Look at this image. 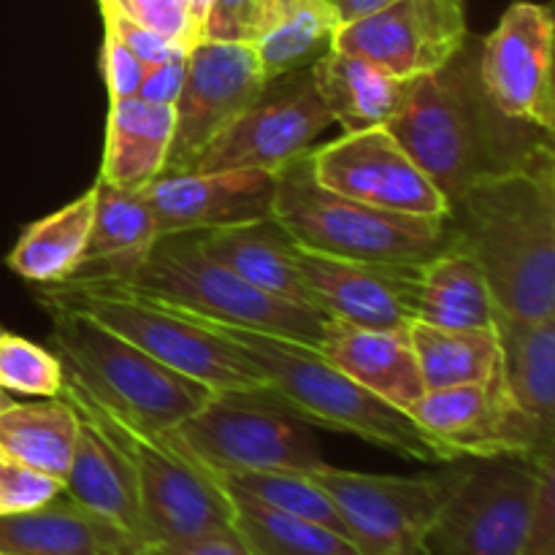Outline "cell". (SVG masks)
<instances>
[{
    "label": "cell",
    "mask_w": 555,
    "mask_h": 555,
    "mask_svg": "<svg viewBox=\"0 0 555 555\" xmlns=\"http://www.w3.org/2000/svg\"><path fill=\"white\" fill-rule=\"evenodd\" d=\"M339 27L341 20L331 0H271L253 41L269 85L312 68L334 49Z\"/></svg>",
    "instance_id": "cell-29"
},
{
    "label": "cell",
    "mask_w": 555,
    "mask_h": 555,
    "mask_svg": "<svg viewBox=\"0 0 555 555\" xmlns=\"http://www.w3.org/2000/svg\"><path fill=\"white\" fill-rule=\"evenodd\" d=\"M215 477L225 488L247 493V496L258 499L266 507H274L280 513L312 520V524H320L325 529L336 531V534L347 537L345 520L336 513L328 493L309 477V472H236V475Z\"/></svg>",
    "instance_id": "cell-34"
},
{
    "label": "cell",
    "mask_w": 555,
    "mask_h": 555,
    "mask_svg": "<svg viewBox=\"0 0 555 555\" xmlns=\"http://www.w3.org/2000/svg\"><path fill=\"white\" fill-rule=\"evenodd\" d=\"M334 125L309 70L274 95L238 114L184 171H266L276 173L314 150V139Z\"/></svg>",
    "instance_id": "cell-13"
},
{
    "label": "cell",
    "mask_w": 555,
    "mask_h": 555,
    "mask_svg": "<svg viewBox=\"0 0 555 555\" xmlns=\"http://www.w3.org/2000/svg\"><path fill=\"white\" fill-rule=\"evenodd\" d=\"M79 437V415L54 396L0 412V450L30 469L65 480Z\"/></svg>",
    "instance_id": "cell-31"
},
{
    "label": "cell",
    "mask_w": 555,
    "mask_h": 555,
    "mask_svg": "<svg viewBox=\"0 0 555 555\" xmlns=\"http://www.w3.org/2000/svg\"><path fill=\"white\" fill-rule=\"evenodd\" d=\"M406 415L459 459L518 455L542 461L553 455V434L518 410L499 372L486 383L426 390Z\"/></svg>",
    "instance_id": "cell-14"
},
{
    "label": "cell",
    "mask_w": 555,
    "mask_h": 555,
    "mask_svg": "<svg viewBox=\"0 0 555 555\" xmlns=\"http://www.w3.org/2000/svg\"><path fill=\"white\" fill-rule=\"evenodd\" d=\"M328 493L361 555H426V534L448 493L450 472L390 477L320 466L309 472Z\"/></svg>",
    "instance_id": "cell-11"
},
{
    "label": "cell",
    "mask_w": 555,
    "mask_h": 555,
    "mask_svg": "<svg viewBox=\"0 0 555 555\" xmlns=\"http://www.w3.org/2000/svg\"><path fill=\"white\" fill-rule=\"evenodd\" d=\"M453 242L480 263L493 301L529 320L555 318V155L542 139L450 204Z\"/></svg>",
    "instance_id": "cell-1"
},
{
    "label": "cell",
    "mask_w": 555,
    "mask_h": 555,
    "mask_svg": "<svg viewBox=\"0 0 555 555\" xmlns=\"http://www.w3.org/2000/svg\"><path fill=\"white\" fill-rule=\"evenodd\" d=\"M157 238L244 225L271 217L274 173L163 171L144 190Z\"/></svg>",
    "instance_id": "cell-19"
},
{
    "label": "cell",
    "mask_w": 555,
    "mask_h": 555,
    "mask_svg": "<svg viewBox=\"0 0 555 555\" xmlns=\"http://www.w3.org/2000/svg\"><path fill=\"white\" fill-rule=\"evenodd\" d=\"M95 285L135 293L206 323L260 331L312 347L323 341L328 325V318L320 309L287 301L233 274L228 266L201 249L195 233L157 238L133 274Z\"/></svg>",
    "instance_id": "cell-4"
},
{
    "label": "cell",
    "mask_w": 555,
    "mask_h": 555,
    "mask_svg": "<svg viewBox=\"0 0 555 555\" xmlns=\"http://www.w3.org/2000/svg\"><path fill=\"white\" fill-rule=\"evenodd\" d=\"M318 350L339 372L363 385L369 393L379 396L399 410L406 412L426 393L410 341V325L406 328H358V325L328 318Z\"/></svg>",
    "instance_id": "cell-20"
},
{
    "label": "cell",
    "mask_w": 555,
    "mask_h": 555,
    "mask_svg": "<svg viewBox=\"0 0 555 555\" xmlns=\"http://www.w3.org/2000/svg\"><path fill=\"white\" fill-rule=\"evenodd\" d=\"M101 16H103V27H108V30H112L114 36H117L119 41H122L125 47H128L144 65L166 63V60L188 52V49L179 47V43L168 41V38L157 36L155 30L141 25V22H135L133 16H130L128 11L119 9V5H114V9H103Z\"/></svg>",
    "instance_id": "cell-38"
},
{
    "label": "cell",
    "mask_w": 555,
    "mask_h": 555,
    "mask_svg": "<svg viewBox=\"0 0 555 555\" xmlns=\"http://www.w3.org/2000/svg\"><path fill=\"white\" fill-rule=\"evenodd\" d=\"M269 90L258 52L244 41L201 38L188 49V74L173 103V141L163 171L190 163Z\"/></svg>",
    "instance_id": "cell-12"
},
{
    "label": "cell",
    "mask_w": 555,
    "mask_h": 555,
    "mask_svg": "<svg viewBox=\"0 0 555 555\" xmlns=\"http://www.w3.org/2000/svg\"><path fill=\"white\" fill-rule=\"evenodd\" d=\"M47 307L52 312V345L65 374L141 431H173L215 396L90 314L54 304Z\"/></svg>",
    "instance_id": "cell-6"
},
{
    "label": "cell",
    "mask_w": 555,
    "mask_h": 555,
    "mask_svg": "<svg viewBox=\"0 0 555 555\" xmlns=\"http://www.w3.org/2000/svg\"><path fill=\"white\" fill-rule=\"evenodd\" d=\"M410 341L426 390L486 383L499 372L493 328H437L412 320Z\"/></svg>",
    "instance_id": "cell-32"
},
{
    "label": "cell",
    "mask_w": 555,
    "mask_h": 555,
    "mask_svg": "<svg viewBox=\"0 0 555 555\" xmlns=\"http://www.w3.org/2000/svg\"><path fill=\"white\" fill-rule=\"evenodd\" d=\"M0 334H3V328H0Z\"/></svg>",
    "instance_id": "cell-50"
},
{
    "label": "cell",
    "mask_w": 555,
    "mask_h": 555,
    "mask_svg": "<svg viewBox=\"0 0 555 555\" xmlns=\"http://www.w3.org/2000/svg\"><path fill=\"white\" fill-rule=\"evenodd\" d=\"M146 0H119V5H122V11H128V14H133L135 9H141Z\"/></svg>",
    "instance_id": "cell-46"
},
{
    "label": "cell",
    "mask_w": 555,
    "mask_h": 555,
    "mask_svg": "<svg viewBox=\"0 0 555 555\" xmlns=\"http://www.w3.org/2000/svg\"><path fill=\"white\" fill-rule=\"evenodd\" d=\"M496 301L480 263L450 242L421 263L415 320L437 328H493Z\"/></svg>",
    "instance_id": "cell-28"
},
{
    "label": "cell",
    "mask_w": 555,
    "mask_h": 555,
    "mask_svg": "<svg viewBox=\"0 0 555 555\" xmlns=\"http://www.w3.org/2000/svg\"><path fill=\"white\" fill-rule=\"evenodd\" d=\"M499 374L509 399L555 434V318L529 320L496 307Z\"/></svg>",
    "instance_id": "cell-23"
},
{
    "label": "cell",
    "mask_w": 555,
    "mask_h": 555,
    "mask_svg": "<svg viewBox=\"0 0 555 555\" xmlns=\"http://www.w3.org/2000/svg\"><path fill=\"white\" fill-rule=\"evenodd\" d=\"M309 301L331 320L358 328H406L415 320L421 263H379L296 247Z\"/></svg>",
    "instance_id": "cell-18"
},
{
    "label": "cell",
    "mask_w": 555,
    "mask_h": 555,
    "mask_svg": "<svg viewBox=\"0 0 555 555\" xmlns=\"http://www.w3.org/2000/svg\"><path fill=\"white\" fill-rule=\"evenodd\" d=\"M65 385V369L54 352L22 336L0 334V388L9 393L54 399Z\"/></svg>",
    "instance_id": "cell-35"
},
{
    "label": "cell",
    "mask_w": 555,
    "mask_h": 555,
    "mask_svg": "<svg viewBox=\"0 0 555 555\" xmlns=\"http://www.w3.org/2000/svg\"><path fill=\"white\" fill-rule=\"evenodd\" d=\"M157 242L155 217L139 190L95 182V215L90 242L68 282H117L133 274Z\"/></svg>",
    "instance_id": "cell-22"
},
{
    "label": "cell",
    "mask_w": 555,
    "mask_h": 555,
    "mask_svg": "<svg viewBox=\"0 0 555 555\" xmlns=\"http://www.w3.org/2000/svg\"><path fill=\"white\" fill-rule=\"evenodd\" d=\"M133 555H249V551L231 526V529L211 531V534L193 537V540L152 542V545L139 547Z\"/></svg>",
    "instance_id": "cell-42"
},
{
    "label": "cell",
    "mask_w": 555,
    "mask_h": 555,
    "mask_svg": "<svg viewBox=\"0 0 555 555\" xmlns=\"http://www.w3.org/2000/svg\"><path fill=\"white\" fill-rule=\"evenodd\" d=\"M520 555H555V459L540 461V477Z\"/></svg>",
    "instance_id": "cell-37"
},
{
    "label": "cell",
    "mask_w": 555,
    "mask_h": 555,
    "mask_svg": "<svg viewBox=\"0 0 555 555\" xmlns=\"http://www.w3.org/2000/svg\"><path fill=\"white\" fill-rule=\"evenodd\" d=\"M312 177L323 188L377 209L448 220L450 204L415 166L388 128L345 133L309 152Z\"/></svg>",
    "instance_id": "cell-17"
},
{
    "label": "cell",
    "mask_w": 555,
    "mask_h": 555,
    "mask_svg": "<svg viewBox=\"0 0 555 555\" xmlns=\"http://www.w3.org/2000/svg\"><path fill=\"white\" fill-rule=\"evenodd\" d=\"M211 3H215V0H188V14L190 20H193L195 33H198V41H201V33H204L206 16H209L211 11Z\"/></svg>",
    "instance_id": "cell-44"
},
{
    "label": "cell",
    "mask_w": 555,
    "mask_h": 555,
    "mask_svg": "<svg viewBox=\"0 0 555 555\" xmlns=\"http://www.w3.org/2000/svg\"><path fill=\"white\" fill-rule=\"evenodd\" d=\"M130 16L135 22H141L144 27H150V30H155L157 36L168 38V41L179 43L184 49H190L198 41V33H195L193 20L188 14V5L182 0H146Z\"/></svg>",
    "instance_id": "cell-40"
},
{
    "label": "cell",
    "mask_w": 555,
    "mask_h": 555,
    "mask_svg": "<svg viewBox=\"0 0 555 555\" xmlns=\"http://www.w3.org/2000/svg\"><path fill=\"white\" fill-rule=\"evenodd\" d=\"M331 3L336 5V14H339L341 25H345V22L372 14V11L383 9V5L393 3V0H331Z\"/></svg>",
    "instance_id": "cell-43"
},
{
    "label": "cell",
    "mask_w": 555,
    "mask_h": 555,
    "mask_svg": "<svg viewBox=\"0 0 555 555\" xmlns=\"http://www.w3.org/2000/svg\"><path fill=\"white\" fill-rule=\"evenodd\" d=\"M43 304L68 307L90 314L92 320L125 336L135 347L166 363L173 372L184 374L193 383L204 385L211 393H247L266 396V374L228 339L204 325L201 320L150 301L135 293L117 291L95 282H63L57 291L43 293Z\"/></svg>",
    "instance_id": "cell-8"
},
{
    "label": "cell",
    "mask_w": 555,
    "mask_h": 555,
    "mask_svg": "<svg viewBox=\"0 0 555 555\" xmlns=\"http://www.w3.org/2000/svg\"><path fill=\"white\" fill-rule=\"evenodd\" d=\"M63 491L74 502H79L81 507L112 520L114 526L139 537L146 545L139 507V488H135V475L128 455L101 428L81 421V417L79 437H76L68 475L63 480Z\"/></svg>",
    "instance_id": "cell-24"
},
{
    "label": "cell",
    "mask_w": 555,
    "mask_h": 555,
    "mask_svg": "<svg viewBox=\"0 0 555 555\" xmlns=\"http://www.w3.org/2000/svg\"><path fill=\"white\" fill-rule=\"evenodd\" d=\"M195 238L206 255L260 291L312 307L296 263V244L271 217L195 233Z\"/></svg>",
    "instance_id": "cell-26"
},
{
    "label": "cell",
    "mask_w": 555,
    "mask_h": 555,
    "mask_svg": "<svg viewBox=\"0 0 555 555\" xmlns=\"http://www.w3.org/2000/svg\"><path fill=\"white\" fill-rule=\"evenodd\" d=\"M11 455H5L3 450H0V488H3V482H5V475H9V466H11Z\"/></svg>",
    "instance_id": "cell-45"
},
{
    "label": "cell",
    "mask_w": 555,
    "mask_h": 555,
    "mask_svg": "<svg viewBox=\"0 0 555 555\" xmlns=\"http://www.w3.org/2000/svg\"><path fill=\"white\" fill-rule=\"evenodd\" d=\"M553 9L547 3L518 0L504 11L496 30L477 54L480 85L488 101L509 119L542 133L555 130L553 90Z\"/></svg>",
    "instance_id": "cell-15"
},
{
    "label": "cell",
    "mask_w": 555,
    "mask_h": 555,
    "mask_svg": "<svg viewBox=\"0 0 555 555\" xmlns=\"http://www.w3.org/2000/svg\"><path fill=\"white\" fill-rule=\"evenodd\" d=\"M198 320V318H195ZM215 334L236 345L269 379V393L301 421L331 431L352 434L377 448L421 464L461 461L455 450L423 431L404 410L369 393L363 385L334 366L318 347L260 331L206 323Z\"/></svg>",
    "instance_id": "cell-3"
},
{
    "label": "cell",
    "mask_w": 555,
    "mask_h": 555,
    "mask_svg": "<svg viewBox=\"0 0 555 555\" xmlns=\"http://www.w3.org/2000/svg\"><path fill=\"white\" fill-rule=\"evenodd\" d=\"M271 0H215L201 38L253 43L263 27Z\"/></svg>",
    "instance_id": "cell-36"
},
{
    "label": "cell",
    "mask_w": 555,
    "mask_h": 555,
    "mask_svg": "<svg viewBox=\"0 0 555 555\" xmlns=\"http://www.w3.org/2000/svg\"><path fill=\"white\" fill-rule=\"evenodd\" d=\"M144 542L60 493L27 513L0 515V555H133Z\"/></svg>",
    "instance_id": "cell-21"
},
{
    "label": "cell",
    "mask_w": 555,
    "mask_h": 555,
    "mask_svg": "<svg viewBox=\"0 0 555 555\" xmlns=\"http://www.w3.org/2000/svg\"><path fill=\"white\" fill-rule=\"evenodd\" d=\"M11 404H14V399H11V396H9V390H3V388H0V412H5V410H9Z\"/></svg>",
    "instance_id": "cell-47"
},
{
    "label": "cell",
    "mask_w": 555,
    "mask_h": 555,
    "mask_svg": "<svg viewBox=\"0 0 555 555\" xmlns=\"http://www.w3.org/2000/svg\"><path fill=\"white\" fill-rule=\"evenodd\" d=\"M388 130L448 204L480 177L515 166L537 141L551 139L488 101L477 54L466 47L444 68L406 81Z\"/></svg>",
    "instance_id": "cell-2"
},
{
    "label": "cell",
    "mask_w": 555,
    "mask_h": 555,
    "mask_svg": "<svg viewBox=\"0 0 555 555\" xmlns=\"http://www.w3.org/2000/svg\"><path fill=\"white\" fill-rule=\"evenodd\" d=\"M95 215V184L63 209L25 228L5 263L36 285H63L81 266Z\"/></svg>",
    "instance_id": "cell-30"
},
{
    "label": "cell",
    "mask_w": 555,
    "mask_h": 555,
    "mask_svg": "<svg viewBox=\"0 0 555 555\" xmlns=\"http://www.w3.org/2000/svg\"><path fill=\"white\" fill-rule=\"evenodd\" d=\"M309 74L331 117L345 128V133L388 128L404 103L406 81H410L396 79L377 65L341 49H331L309 68Z\"/></svg>",
    "instance_id": "cell-27"
},
{
    "label": "cell",
    "mask_w": 555,
    "mask_h": 555,
    "mask_svg": "<svg viewBox=\"0 0 555 555\" xmlns=\"http://www.w3.org/2000/svg\"><path fill=\"white\" fill-rule=\"evenodd\" d=\"M461 461L448 464V493L426 534V555H520L540 461L518 455Z\"/></svg>",
    "instance_id": "cell-10"
},
{
    "label": "cell",
    "mask_w": 555,
    "mask_h": 555,
    "mask_svg": "<svg viewBox=\"0 0 555 555\" xmlns=\"http://www.w3.org/2000/svg\"><path fill=\"white\" fill-rule=\"evenodd\" d=\"M98 5H101V11L103 9H114V5H119V0H98ZM119 9H122V5H119Z\"/></svg>",
    "instance_id": "cell-48"
},
{
    "label": "cell",
    "mask_w": 555,
    "mask_h": 555,
    "mask_svg": "<svg viewBox=\"0 0 555 555\" xmlns=\"http://www.w3.org/2000/svg\"><path fill=\"white\" fill-rule=\"evenodd\" d=\"M166 434L215 475L314 472L325 466L307 421L266 396L215 393Z\"/></svg>",
    "instance_id": "cell-9"
},
{
    "label": "cell",
    "mask_w": 555,
    "mask_h": 555,
    "mask_svg": "<svg viewBox=\"0 0 555 555\" xmlns=\"http://www.w3.org/2000/svg\"><path fill=\"white\" fill-rule=\"evenodd\" d=\"M171 141L173 106L146 103L135 95L112 101L98 179L119 190H144L166 168Z\"/></svg>",
    "instance_id": "cell-25"
},
{
    "label": "cell",
    "mask_w": 555,
    "mask_h": 555,
    "mask_svg": "<svg viewBox=\"0 0 555 555\" xmlns=\"http://www.w3.org/2000/svg\"><path fill=\"white\" fill-rule=\"evenodd\" d=\"M101 68L108 87V98L112 101H122V98H133L139 92L146 65L108 27H103Z\"/></svg>",
    "instance_id": "cell-39"
},
{
    "label": "cell",
    "mask_w": 555,
    "mask_h": 555,
    "mask_svg": "<svg viewBox=\"0 0 555 555\" xmlns=\"http://www.w3.org/2000/svg\"><path fill=\"white\" fill-rule=\"evenodd\" d=\"M182 3H184V5H188V0H182Z\"/></svg>",
    "instance_id": "cell-49"
},
{
    "label": "cell",
    "mask_w": 555,
    "mask_h": 555,
    "mask_svg": "<svg viewBox=\"0 0 555 555\" xmlns=\"http://www.w3.org/2000/svg\"><path fill=\"white\" fill-rule=\"evenodd\" d=\"M225 493L233 504L231 526L249 555H361L347 537L325 526L266 507L233 488H225Z\"/></svg>",
    "instance_id": "cell-33"
},
{
    "label": "cell",
    "mask_w": 555,
    "mask_h": 555,
    "mask_svg": "<svg viewBox=\"0 0 555 555\" xmlns=\"http://www.w3.org/2000/svg\"><path fill=\"white\" fill-rule=\"evenodd\" d=\"M271 220L309 253L379 263H423L453 242L448 220L377 209L323 188L309 155L274 173Z\"/></svg>",
    "instance_id": "cell-5"
},
{
    "label": "cell",
    "mask_w": 555,
    "mask_h": 555,
    "mask_svg": "<svg viewBox=\"0 0 555 555\" xmlns=\"http://www.w3.org/2000/svg\"><path fill=\"white\" fill-rule=\"evenodd\" d=\"M184 74H188V52L177 54L166 63L146 65L135 98L146 103H160V106H173L182 92Z\"/></svg>",
    "instance_id": "cell-41"
},
{
    "label": "cell",
    "mask_w": 555,
    "mask_h": 555,
    "mask_svg": "<svg viewBox=\"0 0 555 555\" xmlns=\"http://www.w3.org/2000/svg\"><path fill=\"white\" fill-rule=\"evenodd\" d=\"M464 0H393L336 30L334 49L366 60L396 79L444 68L466 47Z\"/></svg>",
    "instance_id": "cell-16"
},
{
    "label": "cell",
    "mask_w": 555,
    "mask_h": 555,
    "mask_svg": "<svg viewBox=\"0 0 555 555\" xmlns=\"http://www.w3.org/2000/svg\"><path fill=\"white\" fill-rule=\"evenodd\" d=\"M60 399L68 401L81 421L101 428L128 455L139 488L146 545L193 540L231 529L233 504L225 488L168 434L141 431L87 393L68 374Z\"/></svg>",
    "instance_id": "cell-7"
}]
</instances>
